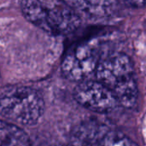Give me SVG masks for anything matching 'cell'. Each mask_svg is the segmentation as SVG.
Returning <instances> with one entry per match:
<instances>
[{
	"mask_svg": "<svg viewBox=\"0 0 146 146\" xmlns=\"http://www.w3.org/2000/svg\"><path fill=\"white\" fill-rule=\"evenodd\" d=\"M25 18L51 35H66L81 25V17L66 0H22Z\"/></svg>",
	"mask_w": 146,
	"mask_h": 146,
	"instance_id": "obj_1",
	"label": "cell"
},
{
	"mask_svg": "<svg viewBox=\"0 0 146 146\" xmlns=\"http://www.w3.org/2000/svg\"><path fill=\"white\" fill-rule=\"evenodd\" d=\"M98 80L109 87L120 105L133 108L139 98V87L134 76L133 62L124 53H113L101 59L97 70Z\"/></svg>",
	"mask_w": 146,
	"mask_h": 146,
	"instance_id": "obj_2",
	"label": "cell"
},
{
	"mask_svg": "<svg viewBox=\"0 0 146 146\" xmlns=\"http://www.w3.org/2000/svg\"><path fill=\"white\" fill-rule=\"evenodd\" d=\"M44 111L41 94L30 86H13L0 94V115L22 126L37 124Z\"/></svg>",
	"mask_w": 146,
	"mask_h": 146,
	"instance_id": "obj_3",
	"label": "cell"
},
{
	"mask_svg": "<svg viewBox=\"0 0 146 146\" xmlns=\"http://www.w3.org/2000/svg\"><path fill=\"white\" fill-rule=\"evenodd\" d=\"M101 59L98 43L85 41L68 50L62 61L61 71L67 80L80 82L96 72Z\"/></svg>",
	"mask_w": 146,
	"mask_h": 146,
	"instance_id": "obj_4",
	"label": "cell"
},
{
	"mask_svg": "<svg viewBox=\"0 0 146 146\" xmlns=\"http://www.w3.org/2000/svg\"><path fill=\"white\" fill-rule=\"evenodd\" d=\"M74 97L81 106L97 113H110L120 105L113 92L98 80L80 81L74 88Z\"/></svg>",
	"mask_w": 146,
	"mask_h": 146,
	"instance_id": "obj_5",
	"label": "cell"
},
{
	"mask_svg": "<svg viewBox=\"0 0 146 146\" xmlns=\"http://www.w3.org/2000/svg\"><path fill=\"white\" fill-rule=\"evenodd\" d=\"M81 16L90 20L112 17L119 10L118 0H66Z\"/></svg>",
	"mask_w": 146,
	"mask_h": 146,
	"instance_id": "obj_6",
	"label": "cell"
},
{
	"mask_svg": "<svg viewBox=\"0 0 146 146\" xmlns=\"http://www.w3.org/2000/svg\"><path fill=\"white\" fill-rule=\"evenodd\" d=\"M109 128L96 121H88L78 125L71 133L70 143L79 145H100Z\"/></svg>",
	"mask_w": 146,
	"mask_h": 146,
	"instance_id": "obj_7",
	"label": "cell"
},
{
	"mask_svg": "<svg viewBox=\"0 0 146 146\" xmlns=\"http://www.w3.org/2000/svg\"><path fill=\"white\" fill-rule=\"evenodd\" d=\"M31 145L27 133L18 126L0 120V146H26Z\"/></svg>",
	"mask_w": 146,
	"mask_h": 146,
	"instance_id": "obj_8",
	"label": "cell"
},
{
	"mask_svg": "<svg viewBox=\"0 0 146 146\" xmlns=\"http://www.w3.org/2000/svg\"><path fill=\"white\" fill-rule=\"evenodd\" d=\"M137 143L133 142L130 138L126 136L125 134L109 130V132L104 137L100 145H136Z\"/></svg>",
	"mask_w": 146,
	"mask_h": 146,
	"instance_id": "obj_9",
	"label": "cell"
},
{
	"mask_svg": "<svg viewBox=\"0 0 146 146\" xmlns=\"http://www.w3.org/2000/svg\"><path fill=\"white\" fill-rule=\"evenodd\" d=\"M133 8H143L146 6V0H124Z\"/></svg>",
	"mask_w": 146,
	"mask_h": 146,
	"instance_id": "obj_10",
	"label": "cell"
}]
</instances>
